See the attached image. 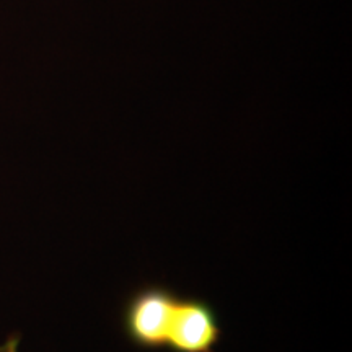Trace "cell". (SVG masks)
Returning a JSON list of instances; mask_svg holds the SVG:
<instances>
[{
    "label": "cell",
    "mask_w": 352,
    "mask_h": 352,
    "mask_svg": "<svg viewBox=\"0 0 352 352\" xmlns=\"http://www.w3.org/2000/svg\"><path fill=\"white\" fill-rule=\"evenodd\" d=\"M222 334L212 303L201 297H179L171 314L165 347L171 352H215Z\"/></svg>",
    "instance_id": "7a4b0ae2"
},
{
    "label": "cell",
    "mask_w": 352,
    "mask_h": 352,
    "mask_svg": "<svg viewBox=\"0 0 352 352\" xmlns=\"http://www.w3.org/2000/svg\"><path fill=\"white\" fill-rule=\"evenodd\" d=\"M20 340V334H12L3 344H0V352H19Z\"/></svg>",
    "instance_id": "3957f363"
},
{
    "label": "cell",
    "mask_w": 352,
    "mask_h": 352,
    "mask_svg": "<svg viewBox=\"0 0 352 352\" xmlns=\"http://www.w3.org/2000/svg\"><path fill=\"white\" fill-rule=\"evenodd\" d=\"M178 298L165 284H144L131 292L121 308V328L127 341L142 351L165 349Z\"/></svg>",
    "instance_id": "6da1fadb"
}]
</instances>
